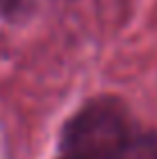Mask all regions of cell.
Segmentation results:
<instances>
[{
	"mask_svg": "<svg viewBox=\"0 0 157 159\" xmlns=\"http://www.w3.org/2000/svg\"><path fill=\"white\" fill-rule=\"evenodd\" d=\"M134 139L129 120L116 99H95L85 104L62 127V152L81 159H125Z\"/></svg>",
	"mask_w": 157,
	"mask_h": 159,
	"instance_id": "6da1fadb",
	"label": "cell"
},
{
	"mask_svg": "<svg viewBox=\"0 0 157 159\" xmlns=\"http://www.w3.org/2000/svg\"><path fill=\"white\" fill-rule=\"evenodd\" d=\"M32 0H0V14L7 16V19H16V16H23L25 9L30 7Z\"/></svg>",
	"mask_w": 157,
	"mask_h": 159,
	"instance_id": "7a4b0ae2",
	"label": "cell"
},
{
	"mask_svg": "<svg viewBox=\"0 0 157 159\" xmlns=\"http://www.w3.org/2000/svg\"><path fill=\"white\" fill-rule=\"evenodd\" d=\"M60 159H81V157H76V155H69V152H65V155H62Z\"/></svg>",
	"mask_w": 157,
	"mask_h": 159,
	"instance_id": "3957f363",
	"label": "cell"
}]
</instances>
